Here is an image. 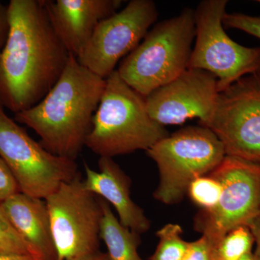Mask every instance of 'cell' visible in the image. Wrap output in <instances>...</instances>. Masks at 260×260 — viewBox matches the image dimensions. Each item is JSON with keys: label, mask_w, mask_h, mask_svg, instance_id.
I'll list each match as a JSON object with an SVG mask.
<instances>
[{"label": "cell", "mask_w": 260, "mask_h": 260, "mask_svg": "<svg viewBox=\"0 0 260 260\" xmlns=\"http://www.w3.org/2000/svg\"><path fill=\"white\" fill-rule=\"evenodd\" d=\"M227 5V0H204L194 10L195 44L188 64L213 74L219 92L260 71V48L238 44L224 29Z\"/></svg>", "instance_id": "obj_6"}, {"label": "cell", "mask_w": 260, "mask_h": 260, "mask_svg": "<svg viewBox=\"0 0 260 260\" xmlns=\"http://www.w3.org/2000/svg\"><path fill=\"white\" fill-rule=\"evenodd\" d=\"M73 260H109L107 253H103L102 251H98L96 252L92 253L80 257L76 258Z\"/></svg>", "instance_id": "obj_27"}, {"label": "cell", "mask_w": 260, "mask_h": 260, "mask_svg": "<svg viewBox=\"0 0 260 260\" xmlns=\"http://www.w3.org/2000/svg\"><path fill=\"white\" fill-rule=\"evenodd\" d=\"M254 239V251L252 252L254 260H260V209L249 226Z\"/></svg>", "instance_id": "obj_24"}, {"label": "cell", "mask_w": 260, "mask_h": 260, "mask_svg": "<svg viewBox=\"0 0 260 260\" xmlns=\"http://www.w3.org/2000/svg\"><path fill=\"white\" fill-rule=\"evenodd\" d=\"M216 135L228 156L260 164V71L219 92L203 125Z\"/></svg>", "instance_id": "obj_10"}, {"label": "cell", "mask_w": 260, "mask_h": 260, "mask_svg": "<svg viewBox=\"0 0 260 260\" xmlns=\"http://www.w3.org/2000/svg\"><path fill=\"white\" fill-rule=\"evenodd\" d=\"M212 246L202 236L194 242H189L187 250L183 260H212Z\"/></svg>", "instance_id": "obj_23"}, {"label": "cell", "mask_w": 260, "mask_h": 260, "mask_svg": "<svg viewBox=\"0 0 260 260\" xmlns=\"http://www.w3.org/2000/svg\"><path fill=\"white\" fill-rule=\"evenodd\" d=\"M0 260H39L28 254H12L0 253Z\"/></svg>", "instance_id": "obj_26"}, {"label": "cell", "mask_w": 260, "mask_h": 260, "mask_svg": "<svg viewBox=\"0 0 260 260\" xmlns=\"http://www.w3.org/2000/svg\"><path fill=\"white\" fill-rule=\"evenodd\" d=\"M98 165L99 172L84 162L85 188L112 205L123 225L140 235L148 232L150 220L130 197L129 178L113 158L101 157Z\"/></svg>", "instance_id": "obj_14"}, {"label": "cell", "mask_w": 260, "mask_h": 260, "mask_svg": "<svg viewBox=\"0 0 260 260\" xmlns=\"http://www.w3.org/2000/svg\"><path fill=\"white\" fill-rule=\"evenodd\" d=\"M158 18V10L153 1L132 0L98 25L77 59L106 79L115 71L121 58L139 45Z\"/></svg>", "instance_id": "obj_11"}, {"label": "cell", "mask_w": 260, "mask_h": 260, "mask_svg": "<svg viewBox=\"0 0 260 260\" xmlns=\"http://www.w3.org/2000/svg\"><path fill=\"white\" fill-rule=\"evenodd\" d=\"M223 24L225 28L237 29L260 39V16L226 13L223 16Z\"/></svg>", "instance_id": "obj_21"}, {"label": "cell", "mask_w": 260, "mask_h": 260, "mask_svg": "<svg viewBox=\"0 0 260 260\" xmlns=\"http://www.w3.org/2000/svg\"><path fill=\"white\" fill-rule=\"evenodd\" d=\"M44 200L56 260H73L99 251L102 200L85 188L80 174L61 183Z\"/></svg>", "instance_id": "obj_7"}, {"label": "cell", "mask_w": 260, "mask_h": 260, "mask_svg": "<svg viewBox=\"0 0 260 260\" xmlns=\"http://www.w3.org/2000/svg\"><path fill=\"white\" fill-rule=\"evenodd\" d=\"M240 260H254V256H253L252 253H250V254H247V255L244 256L242 259Z\"/></svg>", "instance_id": "obj_28"}, {"label": "cell", "mask_w": 260, "mask_h": 260, "mask_svg": "<svg viewBox=\"0 0 260 260\" xmlns=\"http://www.w3.org/2000/svg\"><path fill=\"white\" fill-rule=\"evenodd\" d=\"M169 135L149 115L145 97L130 88L117 70L106 85L85 146L101 157L113 158L148 150Z\"/></svg>", "instance_id": "obj_3"}, {"label": "cell", "mask_w": 260, "mask_h": 260, "mask_svg": "<svg viewBox=\"0 0 260 260\" xmlns=\"http://www.w3.org/2000/svg\"><path fill=\"white\" fill-rule=\"evenodd\" d=\"M7 218L39 260H56L45 200L17 193L1 203Z\"/></svg>", "instance_id": "obj_15"}, {"label": "cell", "mask_w": 260, "mask_h": 260, "mask_svg": "<svg viewBox=\"0 0 260 260\" xmlns=\"http://www.w3.org/2000/svg\"><path fill=\"white\" fill-rule=\"evenodd\" d=\"M256 2H257V3H259L260 4V0H258V1H256Z\"/></svg>", "instance_id": "obj_29"}, {"label": "cell", "mask_w": 260, "mask_h": 260, "mask_svg": "<svg viewBox=\"0 0 260 260\" xmlns=\"http://www.w3.org/2000/svg\"><path fill=\"white\" fill-rule=\"evenodd\" d=\"M9 31L8 5L0 2V50L4 47Z\"/></svg>", "instance_id": "obj_25"}, {"label": "cell", "mask_w": 260, "mask_h": 260, "mask_svg": "<svg viewBox=\"0 0 260 260\" xmlns=\"http://www.w3.org/2000/svg\"><path fill=\"white\" fill-rule=\"evenodd\" d=\"M9 31L0 50V103L14 114L40 102L70 54L56 35L44 0H10Z\"/></svg>", "instance_id": "obj_1"}, {"label": "cell", "mask_w": 260, "mask_h": 260, "mask_svg": "<svg viewBox=\"0 0 260 260\" xmlns=\"http://www.w3.org/2000/svg\"><path fill=\"white\" fill-rule=\"evenodd\" d=\"M106 79L94 74L70 54L60 78L34 107L15 114L40 137L47 151L75 160L85 146Z\"/></svg>", "instance_id": "obj_2"}, {"label": "cell", "mask_w": 260, "mask_h": 260, "mask_svg": "<svg viewBox=\"0 0 260 260\" xmlns=\"http://www.w3.org/2000/svg\"><path fill=\"white\" fill-rule=\"evenodd\" d=\"M0 157L18 181L20 192L45 200L61 183L80 175L75 160L56 156L37 143L0 103Z\"/></svg>", "instance_id": "obj_8"}, {"label": "cell", "mask_w": 260, "mask_h": 260, "mask_svg": "<svg viewBox=\"0 0 260 260\" xmlns=\"http://www.w3.org/2000/svg\"><path fill=\"white\" fill-rule=\"evenodd\" d=\"M219 93L218 80L205 70L187 68L176 79L145 98L149 115L160 125H179L209 119Z\"/></svg>", "instance_id": "obj_12"}, {"label": "cell", "mask_w": 260, "mask_h": 260, "mask_svg": "<svg viewBox=\"0 0 260 260\" xmlns=\"http://www.w3.org/2000/svg\"><path fill=\"white\" fill-rule=\"evenodd\" d=\"M19 192L20 187L14 174L0 157V203Z\"/></svg>", "instance_id": "obj_22"}, {"label": "cell", "mask_w": 260, "mask_h": 260, "mask_svg": "<svg viewBox=\"0 0 260 260\" xmlns=\"http://www.w3.org/2000/svg\"><path fill=\"white\" fill-rule=\"evenodd\" d=\"M0 253L28 254L37 258L30 246L24 241L23 238L19 235L18 233L10 223L5 215L4 210L2 208L1 203H0Z\"/></svg>", "instance_id": "obj_20"}, {"label": "cell", "mask_w": 260, "mask_h": 260, "mask_svg": "<svg viewBox=\"0 0 260 260\" xmlns=\"http://www.w3.org/2000/svg\"><path fill=\"white\" fill-rule=\"evenodd\" d=\"M103 215L100 238L105 243L109 260H143L138 253L140 234L120 223L110 205L102 199Z\"/></svg>", "instance_id": "obj_16"}, {"label": "cell", "mask_w": 260, "mask_h": 260, "mask_svg": "<svg viewBox=\"0 0 260 260\" xmlns=\"http://www.w3.org/2000/svg\"><path fill=\"white\" fill-rule=\"evenodd\" d=\"M221 183L218 204L208 211L200 210L194 229L211 246L239 226H249L260 209V164L225 155L210 173Z\"/></svg>", "instance_id": "obj_9"}, {"label": "cell", "mask_w": 260, "mask_h": 260, "mask_svg": "<svg viewBox=\"0 0 260 260\" xmlns=\"http://www.w3.org/2000/svg\"><path fill=\"white\" fill-rule=\"evenodd\" d=\"M222 190L221 183L209 174L191 181L188 186L186 195L200 210L208 211L218 204Z\"/></svg>", "instance_id": "obj_19"}, {"label": "cell", "mask_w": 260, "mask_h": 260, "mask_svg": "<svg viewBox=\"0 0 260 260\" xmlns=\"http://www.w3.org/2000/svg\"><path fill=\"white\" fill-rule=\"evenodd\" d=\"M146 152L160 176L154 198L166 205L180 203L191 181L213 172L226 155L216 135L201 125L169 134Z\"/></svg>", "instance_id": "obj_5"}, {"label": "cell", "mask_w": 260, "mask_h": 260, "mask_svg": "<svg viewBox=\"0 0 260 260\" xmlns=\"http://www.w3.org/2000/svg\"><path fill=\"white\" fill-rule=\"evenodd\" d=\"M182 229L179 224L168 223L156 233L159 242L149 260H183L189 242L182 238Z\"/></svg>", "instance_id": "obj_18"}, {"label": "cell", "mask_w": 260, "mask_h": 260, "mask_svg": "<svg viewBox=\"0 0 260 260\" xmlns=\"http://www.w3.org/2000/svg\"><path fill=\"white\" fill-rule=\"evenodd\" d=\"M254 239L249 228L237 227L212 246V260H240L252 253Z\"/></svg>", "instance_id": "obj_17"}, {"label": "cell", "mask_w": 260, "mask_h": 260, "mask_svg": "<svg viewBox=\"0 0 260 260\" xmlns=\"http://www.w3.org/2000/svg\"><path fill=\"white\" fill-rule=\"evenodd\" d=\"M194 38V10L186 8L155 24L116 70L130 88L148 96L187 69Z\"/></svg>", "instance_id": "obj_4"}, {"label": "cell", "mask_w": 260, "mask_h": 260, "mask_svg": "<svg viewBox=\"0 0 260 260\" xmlns=\"http://www.w3.org/2000/svg\"><path fill=\"white\" fill-rule=\"evenodd\" d=\"M56 35L77 57L103 20L117 13L121 0H44Z\"/></svg>", "instance_id": "obj_13"}]
</instances>
